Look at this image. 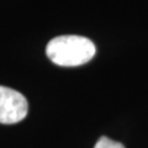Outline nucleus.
I'll use <instances>...</instances> for the list:
<instances>
[{"label": "nucleus", "mask_w": 148, "mask_h": 148, "mask_svg": "<svg viewBox=\"0 0 148 148\" xmlns=\"http://www.w3.org/2000/svg\"><path fill=\"white\" fill-rule=\"evenodd\" d=\"M96 47L91 40L77 35H63L51 40L46 54L59 67H78L94 58Z\"/></svg>", "instance_id": "1"}, {"label": "nucleus", "mask_w": 148, "mask_h": 148, "mask_svg": "<svg viewBox=\"0 0 148 148\" xmlns=\"http://www.w3.org/2000/svg\"><path fill=\"white\" fill-rule=\"evenodd\" d=\"M94 148H125V146L117 141H112V140H110V138L103 136L95 143Z\"/></svg>", "instance_id": "3"}, {"label": "nucleus", "mask_w": 148, "mask_h": 148, "mask_svg": "<svg viewBox=\"0 0 148 148\" xmlns=\"http://www.w3.org/2000/svg\"><path fill=\"white\" fill-rule=\"evenodd\" d=\"M29 111L27 100L21 92L0 85V123L12 125L22 121Z\"/></svg>", "instance_id": "2"}]
</instances>
